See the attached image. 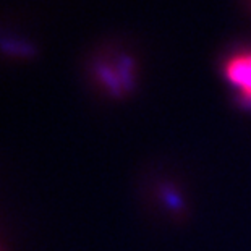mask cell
Instances as JSON below:
<instances>
[{
	"mask_svg": "<svg viewBox=\"0 0 251 251\" xmlns=\"http://www.w3.org/2000/svg\"><path fill=\"white\" fill-rule=\"evenodd\" d=\"M226 76L243 94L245 100H251V52L233 55L226 63Z\"/></svg>",
	"mask_w": 251,
	"mask_h": 251,
	"instance_id": "cell-1",
	"label": "cell"
}]
</instances>
